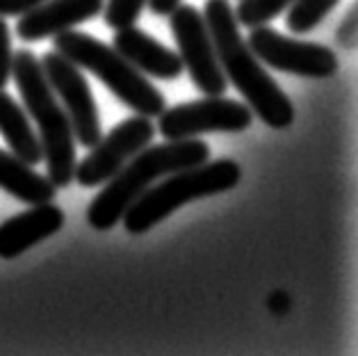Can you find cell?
<instances>
[{
	"mask_svg": "<svg viewBox=\"0 0 358 356\" xmlns=\"http://www.w3.org/2000/svg\"><path fill=\"white\" fill-rule=\"evenodd\" d=\"M203 21L226 80H231L242 94L253 115L274 130L290 128L294 121L292 101L285 97L274 78L253 55L249 43L242 39L240 23L229 0H206Z\"/></svg>",
	"mask_w": 358,
	"mask_h": 356,
	"instance_id": "1",
	"label": "cell"
},
{
	"mask_svg": "<svg viewBox=\"0 0 358 356\" xmlns=\"http://www.w3.org/2000/svg\"><path fill=\"white\" fill-rule=\"evenodd\" d=\"M208 160H210V146L196 137L167 140L164 144L142 149L96 194V199L87 208V222L96 231L115 229L124 217L126 208L158 178L187 167H196V164H203Z\"/></svg>",
	"mask_w": 358,
	"mask_h": 356,
	"instance_id": "2",
	"label": "cell"
},
{
	"mask_svg": "<svg viewBox=\"0 0 358 356\" xmlns=\"http://www.w3.org/2000/svg\"><path fill=\"white\" fill-rule=\"evenodd\" d=\"M12 76L16 80L25 112L37 124V137L43 160L48 167V180L55 187H69L76 171V140L62 103L48 85L41 62L30 50H16L12 59Z\"/></svg>",
	"mask_w": 358,
	"mask_h": 356,
	"instance_id": "3",
	"label": "cell"
},
{
	"mask_svg": "<svg viewBox=\"0 0 358 356\" xmlns=\"http://www.w3.org/2000/svg\"><path fill=\"white\" fill-rule=\"evenodd\" d=\"M242 171L238 162L233 160H215L203 162L196 167H187L180 171H173L164 176L158 185H151L144 190L133 204L126 208L124 227L133 236H142L155 224L167 220L171 213H176L180 206L203 197H215L222 192H229L240 183Z\"/></svg>",
	"mask_w": 358,
	"mask_h": 356,
	"instance_id": "4",
	"label": "cell"
},
{
	"mask_svg": "<svg viewBox=\"0 0 358 356\" xmlns=\"http://www.w3.org/2000/svg\"><path fill=\"white\" fill-rule=\"evenodd\" d=\"M53 46L59 55L71 59L76 66L94 73L121 103H126L137 115L153 119L160 117L167 108L164 97L155 90V85L148 83L142 71H137L124 55H119L115 48L101 39L85 32L64 30L55 34Z\"/></svg>",
	"mask_w": 358,
	"mask_h": 356,
	"instance_id": "5",
	"label": "cell"
},
{
	"mask_svg": "<svg viewBox=\"0 0 358 356\" xmlns=\"http://www.w3.org/2000/svg\"><path fill=\"white\" fill-rule=\"evenodd\" d=\"M158 119V130L164 140H187L206 133H242L253 124V112L247 103L206 97L169 110L164 108Z\"/></svg>",
	"mask_w": 358,
	"mask_h": 356,
	"instance_id": "6",
	"label": "cell"
},
{
	"mask_svg": "<svg viewBox=\"0 0 358 356\" xmlns=\"http://www.w3.org/2000/svg\"><path fill=\"white\" fill-rule=\"evenodd\" d=\"M169 25L173 39H176L182 69H187L196 90L206 97H222L229 87V80L217 62V53L203 16L199 14L196 7L178 5L169 14Z\"/></svg>",
	"mask_w": 358,
	"mask_h": 356,
	"instance_id": "7",
	"label": "cell"
},
{
	"mask_svg": "<svg viewBox=\"0 0 358 356\" xmlns=\"http://www.w3.org/2000/svg\"><path fill=\"white\" fill-rule=\"evenodd\" d=\"M155 126L148 117H130L92 146L87 158L76 162L73 180L83 187L106 185L124 164L153 142Z\"/></svg>",
	"mask_w": 358,
	"mask_h": 356,
	"instance_id": "8",
	"label": "cell"
},
{
	"mask_svg": "<svg viewBox=\"0 0 358 356\" xmlns=\"http://www.w3.org/2000/svg\"><path fill=\"white\" fill-rule=\"evenodd\" d=\"M41 69L46 73L48 85L53 87L57 101L62 103L69 121H71L76 140L80 142L85 149L101 140V117L99 106L94 101V94L90 90V83L83 76V69L76 66L71 59L59 55L57 50L41 55Z\"/></svg>",
	"mask_w": 358,
	"mask_h": 356,
	"instance_id": "9",
	"label": "cell"
},
{
	"mask_svg": "<svg viewBox=\"0 0 358 356\" xmlns=\"http://www.w3.org/2000/svg\"><path fill=\"white\" fill-rule=\"evenodd\" d=\"M249 48L274 71L301 78H329L338 71V55L329 46L315 41L287 39L267 25L251 28Z\"/></svg>",
	"mask_w": 358,
	"mask_h": 356,
	"instance_id": "10",
	"label": "cell"
},
{
	"mask_svg": "<svg viewBox=\"0 0 358 356\" xmlns=\"http://www.w3.org/2000/svg\"><path fill=\"white\" fill-rule=\"evenodd\" d=\"M103 12V0H43L30 12L21 14L16 34L23 41H41L71 30Z\"/></svg>",
	"mask_w": 358,
	"mask_h": 356,
	"instance_id": "11",
	"label": "cell"
},
{
	"mask_svg": "<svg viewBox=\"0 0 358 356\" xmlns=\"http://www.w3.org/2000/svg\"><path fill=\"white\" fill-rule=\"evenodd\" d=\"M64 224V211L55 201L32 206L0 224V258L14 260L34 245L55 236Z\"/></svg>",
	"mask_w": 358,
	"mask_h": 356,
	"instance_id": "12",
	"label": "cell"
},
{
	"mask_svg": "<svg viewBox=\"0 0 358 356\" xmlns=\"http://www.w3.org/2000/svg\"><path fill=\"white\" fill-rule=\"evenodd\" d=\"M112 48L119 55H124L144 76L160 78V80H176L182 73L180 55L169 50L167 46H162L160 41H155L151 34L135 28V25L119 28Z\"/></svg>",
	"mask_w": 358,
	"mask_h": 356,
	"instance_id": "13",
	"label": "cell"
},
{
	"mask_svg": "<svg viewBox=\"0 0 358 356\" xmlns=\"http://www.w3.org/2000/svg\"><path fill=\"white\" fill-rule=\"evenodd\" d=\"M0 190L30 206L55 201L57 194V187L50 183L48 176H39L32 164L5 149H0Z\"/></svg>",
	"mask_w": 358,
	"mask_h": 356,
	"instance_id": "14",
	"label": "cell"
},
{
	"mask_svg": "<svg viewBox=\"0 0 358 356\" xmlns=\"http://www.w3.org/2000/svg\"><path fill=\"white\" fill-rule=\"evenodd\" d=\"M0 135L10 146V151L28 164H39L43 160L37 133L30 126L28 112L16 103L5 90H0Z\"/></svg>",
	"mask_w": 358,
	"mask_h": 356,
	"instance_id": "15",
	"label": "cell"
},
{
	"mask_svg": "<svg viewBox=\"0 0 358 356\" xmlns=\"http://www.w3.org/2000/svg\"><path fill=\"white\" fill-rule=\"evenodd\" d=\"M340 0H294L287 12L285 25L294 34H306L315 30L317 25L334 12Z\"/></svg>",
	"mask_w": 358,
	"mask_h": 356,
	"instance_id": "16",
	"label": "cell"
},
{
	"mask_svg": "<svg viewBox=\"0 0 358 356\" xmlns=\"http://www.w3.org/2000/svg\"><path fill=\"white\" fill-rule=\"evenodd\" d=\"M292 3L294 0H242L233 12L240 25L258 28V25H267L269 21H274Z\"/></svg>",
	"mask_w": 358,
	"mask_h": 356,
	"instance_id": "17",
	"label": "cell"
},
{
	"mask_svg": "<svg viewBox=\"0 0 358 356\" xmlns=\"http://www.w3.org/2000/svg\"><path fill=\"white\" fill-rule=\"evenodd\" d=\"M146 3L148 0H110L106 7L108 28L119 30V28H128V25H135Z\"/></svg>",
	"mask_w": 358,
	"mask_h": 356,
	"instance_id": "18",
	"label": "cell"
},
{
	"mask_svg": "<svg viewBox=\"0 0 358 356\" xmlns=\"http://www.w3.org/2000/svg\"><path fill=\"white\" fill-rule=\"evenodd\" d=\"M336 41H338V46L345 50L356 48V41H358V5L356 3L349 5L347 16L340 21L336 30Z\"/></svg>",
	"mask_w": 358,
	"mask_h": 356,
	"instance_id": "19",
	"label": "cell"
},
{
	"mask_svg": "<svg viewBox=\"0 0 358 356\" xmlns=\"http://www.w3.org/2000/svg\"><path fill=\"white\" fill-rule=\"evenodd\" d=\"M12 39H10V25L0 16V90H5V85L12 78Z\"/></svg>",
	"mask_w": 358,
	"mask_h": 356,
	"instance_id": "20",
	"label": "cell"
},
{
	"mask_svg": "<svg viewBox=\"0 0 358 356\" xmlns=\"http://www.w3.org/2000/svg\"><path fill=\"white\" fill-rule=\"evenodd\" d=\"M41 3L43 0H0V16H21Z\"/></svg>",
	"mask_w": 358,
	"mask_h": 356,
	"instance_id": "21",
	"label": "cell"
},
{
	"mask_svg": "<svg viewBox=\"0 0 358 356\" xmlns=\"http://www.w3.org/2000/svg\"><path fill=\"white\" fill-rule=\"evenodd\" d=\"M146 5L151 7L155 16H169L180 5V0H148Z\"/></svg>",
	"mask_w": 358,
	"mask_h": 356,
	"instance_id": "22",
	"label": "cell"
}]
</instances>
